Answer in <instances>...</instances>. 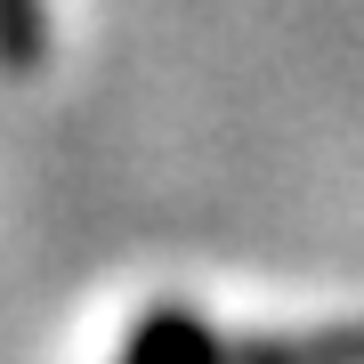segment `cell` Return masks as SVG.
<instances>
[{"mask_svg": "<svg viewBox=\"0 0 364 364\" xmlns=\"http://www.w3.org/2000/svg\"><path fill=\"white\" fill-rule=\"evenodd\" d=\"M49 57V0H0V73H33Z\"/></svg>", "mask_w": 364, "mask_h": 364, "instance_id": "6da1fadb", "label": "cell"}]
</instances>
